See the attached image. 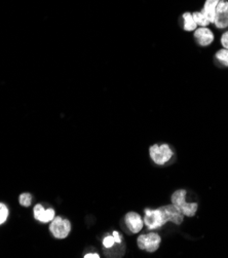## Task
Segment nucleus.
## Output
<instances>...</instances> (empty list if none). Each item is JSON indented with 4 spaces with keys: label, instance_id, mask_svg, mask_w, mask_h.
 <instances>
[{
    "label": "nucleus",
    "instance_id": "obj_17",
    "mask_svg": "<svg viewBox=\"0 0 228 258\" xmlns=\"http://www.w3.org/2000/svg\"><path fill=\"white\" fill-rule=\"evenodd\" d=\"M102 244H103L104 248H106V249H111V248L116 244V242H115L114 237H113L112 235H107V236L103 239Z\"/></svg>",
    "mask_w": 228,
    "mask_h": 258
},
{
    "label": "nucleus",
    "instance_id": "obj_7",
    "mask_svg": "<svg viewBox=\"0 0 228 258\" xmlns=\"http://www.w3.org/2000/svg\"><path fill=\"white\" fill-rule=\"evenodd\" d=\"M193 38L200 47H208L215 40V34L209 27H197L193 31Z\"/></svg>",
    "mask_w": 228,
    "mask_h": 258
},
{
    "label": "nucleus",
    "instance_id": "obj_12",
    "mask_svg": "<svg viewBox=\"0 0 228 258\" xmlns=\"http://www.w3.org/2000/svg\"><path fill=\"white\" fill-rule=\"evenodd\" d=\"M181 25H182L183 30L186 32H193L198 27L193 19L192 13H190V12H185L182 14Z\"/></svg>",
    "mask_w": 228,
    "mask_h": 258
},
{
    "label": "nucleus",
    "instance_id": "obj_8",
    "mask_svg": "<svg viewBox=\"0 0 228 258\" xmlns=\"http://www.w3.org/2000/svg\"><path fill=\"white\" fill-rule=\"evenodd\" d=\"M167 219V222H171L175 225H180L183 220H184V215L182 214V212L175 207V206L171 203L169 205H165V206H162V207H160Z\"/></svg>",
    "mask_w": 228,
    "mask_h": 258
},
{
    "label": "nucleus",
    "instance_id": "obj_13",
    "mask_svg": "<svg viewBox=\"0 0 228 258\" xmlns=\"http://www.w3.org/2000/svg\"><path fill=\"white\" fill-rule=\"evenodd\" d=\"M215 62L223 68H228V49L221 48L216 51L215 54Z\"/></svg>",
    "mask_w": 228,
    "mask_h": 258
},
{
    "label": "nucleus",
    "instance_id": "obj_6",
    "mask_svg": "<svg viewBox=\"0 0 228 258\" xmlns=\"http://www.w3.org/2000/svg\"><path fill=\"white\" fill-rule=\"evenodd\" d=\"M213 24L219 30L228 28V0H221L218 4Z\"/></svg>",
    "mask_w": 228,
    "mask_h": 258
},
{
    "label": "nucleus",
    "instance_id": "obj_15",
    "mask_svg": "<svg viewBox=\"0 0 228 258\" xmlns=\"http://www.w3.org/2000/svg\"><path fill=\"white\" fill-rule=\"evenodd\" d=\"M20 204L24 207H30L32 204V196L28 192H24L20 196Z\"/></svg>",
    "mask_w": 228,
    "mask_h": 258
},
{
    "label": "nucleus",
    "instance_id": "obj_5",
    "mask_svg": "<svg viewBox=\"0 0 228 258\" xmlns=\"http://www.w3.org/2000/svg\"><path fill=\"white\" fill-rule=\"evenodd\" d=\"M49 230L56 239L62 240L67 238L68 235L70 234L71 223L68 219H64L60 216H57L50 221Z\"/></svg>",
    "mask_w": 228,
    "mask_h": 258
},
{
    "label": "nucleus",
    "instance_id": "obj_9",
    "mask_svg": "<svg viewBox=\"0 0 228 258\" xmlns=\"http://www.w3.org/2000/svg\"><path fill=\"white\" fill-rule=\"evenodd\" d=\"M125 226L131 231L132 234H138L143 229L144 221L141 215L137 212H129L124 216Z\"/></svg>",
    "mask_w": 228,
    "mask_h": 258
},
{
    "label": "nucleus",
    "instance_id": "obj_14",
    "mask_svg": "<svg viewBox=\"0 0 228 258\" xmlns=\"http://www.w3.org/2000/svg\"><path fill=\"white\" fill-rule=\"evenodd\" d=\"M192 16H193V19H194V21H195V23H196L198 27H208V26L211 24L209 22V20L206 18V16L202 14L200 11L193 12Z\"/></svg>",
    "mask_w": 228,
    "mask_h": 258
},
{
    "label": "nucleus",
    "instance_id": "obj_18",
    "mask_svg": "<svg viewBox=\"0 0 228 258\" xmlns=\"http://www.w3.org/2000/svg\"><path fill=\"white\" fill-rule=\"evenodd\" d=\"M220 43L223 46V48L228 49V30L223 32V34L220 37Z\"/></svg>",
    "mask_w": 228,
    "mask_h": 258
},
{
    "label": "nucleus",
    "instance_id": "obj_20",
    "mask_svg": "<svg viewBox=\"0 0 228 258\" xmlns=\"http://www.w3.org/2000/svg\"><path fill=\"white\" fill-rule=\"evenodd\" d=\"M85 257H86V258H99L100 255H99L98 253H87V254L85 255Z\"/></svg>",
    "mask_w": 228,
    "mask_h": 258
},
{
    "label": "nucleus",
    "instance_id": "obj_11",
    "mask_svg": "<svg viewBox=\"0 0 228 258\" xmlns=\"http://www.w3.org/2000/svg\"><path fill=\"white\" fill-rule=\"evenodd\" d=\"M220 2L221 0H206L204 6H202V9L200 10V12L206 16V18L209 20L211 24L214 23L216 9Z\"/></svg>",
    "mask_w": 228,
    "mask_h": 258
},
{
    "label": "nucleus",
    "instance_id": "obj_1",
    "mask_svg": "<svg viewBox=\"0 0 228 258\" xmlns=\"http://www.w3.org/2000/svg\"><path fill=\"white\" fill-rule=\"evenodd\" d=\"M187 190L180 188L175 190L171 196V203L178 208L185 217H193L198 210V204L196 202H187Z\"/></svg>",
    "mask_w": 228,
    "mask_h": 258
},
{
    "label": "nucleus",
    "instance_id": "obj_3",
    "mask_svg": "<svg viewBox=\"0 0 228 258\" xmlns=\"http://www.w3.org/2000/svg\"><path fill=\"white\" fill-rule=\"evenodd\" d=\"M143 221H144V225L148 228V230L161 229L163 226H165L168 223L160 207L158 209L146 208L144 210Z\"/></svg>",
    "mask_w": 228,
    "mask_h": 258
},
{
    "label": "nucleus",
    "instance_id": "obj_2",
    "mask_svg": "<svg viewBox=\"0 0 228 258\" xmlns=\"http://www.w3.org/2000/svg\"><path fill=\"white\" fill-rule=\"evenodd\" d=\"M149 156L151 161L158 166H166L169 164L174 156L175 151L168 143L154 144L149 147Z\"/></svg>",
    "mask_w": 228,
    "mask_h": 258
},
{
    "label": "nucleus",
    "instance_id": "obj_16",
    "mask_svg": "<svg viewBox=\"0 0 228 258\" xmlns=\"http://www.w3.org/2000/svg\"><path fill=\"white\" fill-rule=\"evenodd\" d=\"M9 217V208L7 205L0 203V225L5 223Z\"/></svg>",
    "mask_w": 228,
    "mask_h": 258
},
{
    "label": "nucleus",
    "instance_id": "obj_10",
    "mask_svg": "<svg viewBox=\"0 0 228 258\" xmlns=\"http://www.w3.org/2000/svg\"><path fill=\"white\" fill-rule=\"evenodd\" d=\"M34 218L42 223H47L52 221L56 217V212L54 209L49 208V209H44L43 206L40 204H37L34 209Z\"/></svg>",
    "mask_w": 228,
    "mask_h": 258
},
{
    "label": "nucleus",
    "instance_id": "obj_19",
    "mask_svg": "<svg viewBox=\"0 0 228 258\" xmlns=\"http://www.w3.org/2000/svg\"><path fill=\"white\" fill-rule=\"evenodd\" d=\"M112 236L114 237V240H115V242H116V244H121L122 243V236L118 233L117 230H113L112 231Z\"/></svg>",
    "mask_w": 228,
    "mask_h": 258
},
{
    "label": "nucleus",
    "instance_id": "obj_4",
    "mask_svg": "<svg viewBox=\"0 0 228 258\" xmlns=\"http://www.w3.org/2000/svg\"><path fill=\"white\" fill-rule=\"evenodd\" d=\"M162 243V237L159 233L150 230L147 234H142L137 239L138 247L148 253H154L159 250Z\"/></svg>",
    "mask_w": 228,
    "mask_h": 258
}]
</instances>
